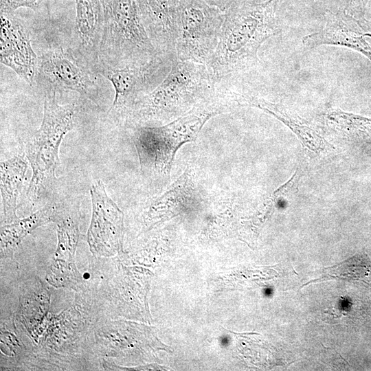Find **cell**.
Here are the masks:
<instances>
[{
  "instance_id": "6da1fadb",
  "label": "cell",
  "mask_w": 371,
  "mask_h": 371,
  "mask_svg": "<svg viewBox=\"0 0 371 371\" xmlns=\"http://www.w3.org/2000/svg\"><path fill=\"white\" fill-rule=\"evenodd\" d=\"M281 1L254 3L238 0L224 12L218 45L205 64L217 82L258 62L261 45L280 31L276 11Z\"/></svg>"
},
{
  "instance_id": "7a4b0ae2",
  "label": "cell",
  "mask_w": 371,
  "mask_h": 371,
  "mask_svg": "<svg viewBox=\"0 0 371 371\" xmlns=\"http://www.w3.org/2000/svg\"><path fill=\"white\" fill-rule=\"evenodd\" d=\"M215 95L170 123L141 126L133 137L142 172L155 179H168L177 150L194 141L205 123L225 109Z\"/></svg>"
},
{
  "instance_id": "3957f363",
  "label": "cell",
  "mask_w": 371,
  "mask_h": 371,
  "mask_svg": "<svg viewBox=\"0 0 371 371\" xmlns=\"http://www.w3.org/2000/svg\"><path fill=\"white\" fill-rule=\"evenodd\" d=\"M216 82L205 65L178 59L161 82L135 103L129 115L146 122L186 113L213 96Z\"/></svg>"
},
{
  "instance_id": "277c9868",
  "label": "cell",
  "mask_w": 371,
  "mask_h": 371,
  "mask_svg": "<svg viewBox=\"0 0 371 371\" xmlns=\"http://www.w3.org/2000/svg\"><path fill=\"white\" fill-rule=\"evenodd\" d=\"M100 1L103 27L98 65H141L153 58L157 52L146 32L137 1Z\"/></svg>"
},
{
  "instance_id": "5b68a950",
  "label": "cell",
  "mask_w": 371,
  "mask_h": 371,
  "mask_svg": "<svg viewBox=\"0 0 371 371\" xmlns=\"http://www.w3.org/2000/svg\"><path fill=\"white\" fill-rule=\"evenodd\" d=\"M56 93L47 91L44 100L43 117L40 128L30 137L26 144V157L32 169V177L27 195L35 203L55 176L59 163V148L75 124L74 104H60Z\"/></svg>"
},
{
  "instance_id": "8992f818",
  "label": "cell",
  "mask_w": 371,
  "mask_h": 371,
  "mask_svg": "<svg viewBox=\"0 0 371 371\" xmlns=\"http://www.w3.org/2000/svg\"><path fill=\"white\" fill-rule=\"evenodd\" d=\"M224 16L205 0H179L177 58L205 65L218 45Z\"/></svg>"
},
{
  "instance_id": "52a82bcc",
  "label": "cell",
  "mask_w": 371,
  "mask_h": 371,
  "mask_svg": "<svg viewBox=\"0 0 371 371\" xmlns=\"http://www.w3.org/2000/svg\"><path fill=\"white\" fill-rule=\"evenodd\" d=\"M177 60V55L157 52L141 65L112 67L99 65L95 73L109 80L115 90V98L109 113L115 116L129 114L135 103L167 76Z\"/></svg>"
},
{
  "instance_id": "ba28073f",
  "label": "cell",
  "mask_w": 371,
  "mask_h": 371,
  "mask_svg": "<svg viewBox=\"0 0 371 371\" xmlns=\"http://www.w3.org/2000/svg\"><path fill=\"white\" fill-rule=\"evenodd\" d=\"M95 73L78 52L62 47L49 49L38 58L35 78L47 85V91H73L96 102Z\"/></svg>"
},
{
  "instance_id": "9c48e42d",
  "label": "cell",
  "mask_w": 371,
  "mask_h": 371,
  "mask_svg": "<svg viewBox=\"0 0 371 371\" xmlns=\"http://www.w3.org/2000/svg\"><path fill=\"white\" fill-rule=\"evenodd\" d=\"M92 216L87 243L93 254L109 257L122 247L123 212L108 196L101 180L90 187Z\"/></svg>"
},
{
  "instance_id": "30bf717a",
  "label": "cell",
  "mask_w": 371,
  "mask_h": 371,
  "mask_svg": "<svg viewBox=\"0 0 371 371\" xmlns=\"http://www.w3.org/2000/svg\"><path fill=\"white\" fill-rule=\"evenodd\" d=\"M0 60L1 64L32 85L38 58L31 45L30 31L14 13H1Z\"/></svg>"
},
{
  "instance_id": "8fae6325",
  "label": "cell",
  "mask_w": 371,
  "mask_h": 371,
  "mask_svg": "<svg viewBox=\"0 0 371 371\" xmlns=\"http://www.w3.org/2000/svg\"><path fill=\"white\" fill-rule=\"evenodd\" d=\"M146 32L157 52L177 55L179 0H136Z\"/></svg>"
},
{
  "instance_id": "7c38bea8",
  "label": "cell",
  "mask_w": 371,
  "mask_h": 371,
  "mask_svg": "<svg viewBox=\"0 0 371 371\" xmlns=\"http://www.w3.org/2000/svg\"><path fill=\"white\" fill-rule=\"evenodd\" d=\"M326 19L322 30L303 38V44L306 47L322 45L344 46L361 53L371 61V45L351 16L346 13L327 11Z\"/></svg>"
},
{
  "instance_id": "4fadbf2b",
  "label": "cell",
  "mask_w": 371,
  "mask_h": 371,
  "mask_svg": "<svg viewBox=\"0 0 371 371\" xmlns=\"http://www.w3.org/2000/svg\"><path fill=\"white\" fill-rule=\"evenodd\" d=\"M75 34L77 50L95 73L102 33L103 16L100 0H75ZM96 74V73H95Z\"/></svg>"
},
{
  "instance_id": "5bb4252c",
  "label": "cell",
  "mask_w": 371,
  "mask_h": 371,
  "mask_svg": "<svg viewBox=\"0 0 371 371\" xmlns=\"http://www.w3.org/2000/svg\"><path fill=\"white\" fill-rule=\"evenodd\" d=\"M27 164L24 155H16L1 161V196L3 207L1 223L4 225L16 221L17 199L21 191Z\"/></svg>"
},
{
  "instance_id": "9a60e30c",
  "label": "cell",
  "mask_w": 371,
  "mask_h": 371,
  "mask_svg": "<svg viewBox=\"0 0 371 371\" xmlns=\"http://www.w3.org/2000/svg\"><path fill=\"white\" fill-rule=\"evenodd\" d=\"M240 98L243 102L260 109L284 123L308 152L317 154L326 146L324 139L313 127L297 115L288 113L282 106L254 96L244 95Z\"/></svg>"
},
{
  "instance_id": "2e32d148",
  "label": "cell",
  "mask_w": 371,
  "mask_h": 371,
  "mask_svg": "<svg viewBox=\"0 0 371 371\" xmlns=\"http://www.w3.org/2000/svg\"><path fill=\"white\" fill-rule=\"evenodd\" d=\"M56 207L52 203L46 204L42 209L30 216L1 227V257L12 256L22 240L36 227L54 221Z\"/></svg>"
},
{
  "instance_id": "e0dca14e",
  "label": "cell",
  "mask_w": 371,
  "mask_h": 371,
  "mask_svg": "<svg viewBox=\"0 0 371 371\" xmlns=\"http://www.w3.org/2000/svg\"><path fill=\"white\" fill-rule=\"evenodd\" d=\"M326 119L328 126L342 138L357 144L371 142V118L334 110Z\"/></svg>"
},
{
  "instance_id": "ac0fdd59",
  "label": "cell",
  "mask_w": 371,
  "mask_h": 371,
  "mask_svg": "<svg viewBox=\"0 0 371 371\" xmlns=\"http://www.w3.org/2000/svg\"><path fill=\"white\" fill-rule=\"evenodd\" d=\"M57 226L58 245L54 259L74 262L80 237L78 223L71 215L56 212L54 218Z\"/></svg>"
},
{
  "instance_id": "d6986e66",
  "label": "cell",
  "mask_w": 371,
  "mask_h": 371,
  "mask_svg": "<svg viewBox=\"0 0 371 371\" xmlns=\"http://www.w3.org/2000/svg\"><path fill=\"white\" fill-rule=\"evenodd\" d=\"M47 282L55 287L76 289L81 284L82 276L74 262L54 259L46 276Z\"/></svg>"
},
{
  "instance_id": "ffe728a7",
  "label": "cell",
  "mask_w": 371,
  "mask_h": 371,
  "mask_svg": "<svg viewBox=\"0 0 371 371\" xmlns=\"http://www.w3.org/2000/svg\"><path fill=\"white\" fill-rule=\"evenodd\" d=\"M368 265L358 256L350 258L337 265L325 268L323 275L317 280L324 278H340L344 280H359L368 276Z\"/></svg>"
},
{
  "instance_id": "44dd1931",
  "label": "cell",
  "mask_w": 371,
  "mask_h": 371,
  "mask_svg": "<svg viewBox=\"0 0 371 371\" xmlns=\"http://www.w3.org/2000/svg\"><path fill=\"white\" fill-rule=\"evenodd\" d=\"M43 0H0L1 13H14L19 8H27L36 11L41 6Z\"/></svg>"
},
{
  "instance_id": "7402d4cb",
  "label": "cell",
  "mask_w": 371,
  "mask_h": 371,
  "mask_svg": "<svg viewBox=\"0 0 371 371\" xmlns=\"http://www.w3.org/2000/svg\"><path fill=\"white\" fill-rule=\"evenodd\" d=\"M364 9L365 0H348L346 14L359 23L365 19Z\"/></svg>"
},
{
  "instance_id": "603a6c76",
  "label": "cell",
  "mask_w": 371,
  "mask_h": 371,
  "mask_svg": "<svg viewBox=\"0 0 371 371\" xmlns=\"http://www.w3.org/2000/svg\"><path fill=\"white\" fill-rule=\"evenodd\" d=\"M208 4L214 6L223 12L226 11L238 0H205Z\"/></svg>"
},
{
  "instance_id": "cb8c5ba5",
  "label": "cell",
  "mask_w": 371,
  "mask_h": 371,
  "mask_svg": "<svg viewBox=\"0 0 371 371\" xmlns=\"http://www.w3.org/2000/svg\"><path fill=\"white\" fill-rule=\"evenodd\" d=\"M358 25L362 30L365 36L371 37V22L365 19L363 21L359 23Z\"/></svg>"
}]
</instances>
